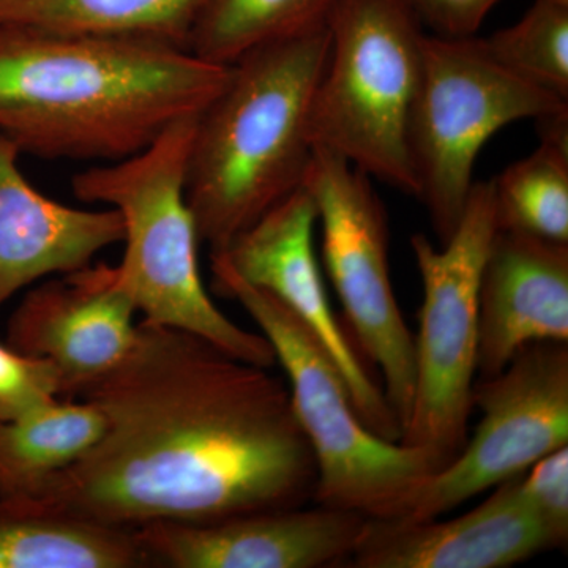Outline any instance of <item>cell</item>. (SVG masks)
Listing matches in <instances>:
<instances>
[{"instance_id":"7c38bea8","label":"cell","mask_w":568,"mask_h":568,"mask_svg":"<svg viewBox=\"0 0 568 568\" xmlns=\"http://www.w3.org/2000/svg\"><path fill=\"white\" fill-rule=\"evenodd\" d=\"M132 295L118 265H85L26 294L7 328V345L58 369L62 398L121 364L136 338Z\"/></svg>"},{"instance_id":"9c48e42d","label":"cell","mask_w":568,"mask_h":568,"mask_svg":"<svg viewBox=\"0 0 568 568\" xmlns=\"http://www.w3.org/2000/svg\"><path fill=\"white\" fill-rule=\"evenodd\" d=\"M304 186L316 204L325 272L349 334L358 353L381 369L403 435L413 405L416 355L392 286L386 207L369 175L325 149L315 148Z\"/></svg>"},{"instance_id":"5b68a950","label":"cell","mask_w":568,"mask_h":568,"mask_svg":"<svg viewBox=\"0 0 568 568\" xmlns=\"http://www.w3.org/2000/svg\"><path fill=\"white\" fill-rule=\"evenodd\" d=\"M211 261L215 293L244 306L286 373L295 417L315 455L313 503L364 518L406 515L443 462L375 435L317 336L278 298L235 274L222 254L212 253Z\"/></svg>"},{"instance_id":"cb8c5ba5","label":"cell","mask_w":568,"mask_h":568,"mask_svg":"<svg viewBox=\"0 0 568 568\" xmlns=\"http://www.w3.org/2000/svg\"><path fill=\"white\" fill-rule=\"evenodd\" d=\"M521 495L547 530L552 548L568 540V446L529 467L519 480Z\"/></svg>"},{"instance_id":"ac0fdd59","label":"cell","mask_w":568,"mask_h":568,"mask_svg":"<svg viewBox=\"0 0 568 568\" xmlns=\"http://www.w3.org/2000/svg\"><path fill=\"white\" fill-rule=\"evenodd\" d=\"M103 432L102 413L81 398L58 399L32 416L0 420V497L32 496L84 457Z\"/></svg>"},{"instance_id":"8fae6325","label":"cell","mask_w":568,"mask_h":568,"mask_svg":"<svg viewBox=\"0 0 568 568\" xmlns=\"http://www.w3.org/2000/svg\"><path fill=\"white\" fill-rule=\"evenodd\" d=\"M317 211L305 186L276 204L222 254L235 274L278 298L317 336L332 355L362 422L375 435L399 443L402 425L383 384L373 379L328 302L315 252Z\"/></svg>"},{"instance_id":"7402d4cb","label":"cell","mask_w":568,"mask_h":568,"mask_svg":"<svg viewBox=\"0 0 568 568\" xmlns=\"http://www.w3.org/2000/svg\"><path fill=\"white\" fill-rule=\"evenodd\" d=\"M484 41L504 69L568 102V0H534L517 24Z\"/></svg>"},{"instance_id":"603a6c76","label":"cell","mask_w":568,"mask_h":568,"mask_svg":"<svg viewBox=\"0 0 568 568\" xmlns=\"http://www.w3.org/2000/svg\"><path fill=\"white\" fill-rule=\"evenodd\" d=\"M61 398V377L50 362L0 345V420L32 416Z\"/></svg>"},{"instance_id":"d4e9b609","label":"cell","mask_w":568,"mask_h":568,"mask_svg":"<svg viewBox=\"0 0 568 568\" xmlns=\"http://www.w3.org/2000/svg\"><path fill=\"white\" fill-rule=\"evenodd\" d=\"M418 20L435 36L463 39L476 36L500 0H406Z\"/></svg>"},{"instance_id":"ffe728a7","label":"cell","mask_w":568,"mask_h":568,"mask_svg":"<svg viewBox=\"0 0 568 568\" xmlns=\"http://www.w3.org/2000/svg\"><path fill=\"white\" fill-rule=\"evenodd\" d=\"M335 0H197L186 51L216 65L327 22Z\"/></svg>"},{"instance_id":"9a60e30c","label":"cell","mask_w":568,"mask_h":568,"mask_svg":"<svg viewBox=\"0 0 568 568\" xmlns=\"http://www.w3.org/2000/svg\"><path fill=\"white\" fill-rule=\"evenodd\" d=\"M541 342L568 343V244L497 230L478 290V375Z\"/></svg>"},{"instance_id":"2e32d148","label":"cell","mask_w":568,"mask_h":568,"mask_svg":"<svg viewBox=\"0 0 568 568\" xmlns=\"http://www.w3.org/2000/svg\"><path fill=\"white\" fill-rule=\"evenodd\" d=\"M21 155L0 133V308L24 287L85 267L123 241L121 213L70 207L44 196L22 174Z\"/></svg>"},{"instance_id":"3957f363","label":"cell","mask_w":568,"mask_h":568,"mask_svg":"<svg viewBox=\"0 0 568 568\" xmlns=\"http://www.w3.org/2000/svg\"><path fill=\"white\" fill-rule=\"evenodd\" d=\"M328 47L325 22L246 52L197 114L185 200L212 253L304 186L315 152L310 111Z\"/></svg>"},{"instance_id":"30bf717a","label":"cell","mask_w":568,"mask_h":568,"mask_svg":"<svg viewBox=\"0 0 568 568\" xmlns=\"http://www.w3.org/2000/svg\"><path fill=\"white\" fill-rule=\"evenodd\" d=\"M473 407L480 413L474 436L399 518L444 517L568 446V343L523 347L499 375L476 379Z\"/></svg>"},{"instance_id":"ba28073f","label":"cell","mask_w":568,"mask_h":568,"mask_svg":"<svg viewBox=\"0 0 568 568\" xmlns=\"http://www.w3.org/2000/svg\"><path fill=\"white\" fill-rule=\"evenodd\" d=\"M497 231L493 181L476 182L454 234L435 246L413 235L424 302L414 338L413 405L399 443L447 466L467 440L477 375L478 290Z\"/></svg>"},{"instance_id":"e0dca14e","label":"cell","mask_w":568,"mask_h":568,"mask_svg":"<svg viewBox=\"0 0 568 568\" xmlns=\"http://www.w3.org/2000/svg\"><path fill=\"white\" fill-rule=\"evenodd\" d=\"M149 566L134 529L62 514L33 497H0V568Z\"/></svg>"},{"instance_id":"7a4b0ae2","label":"cell","mask_w":568,"mask_h":568,"mask_svg":"<svg viewBox=\"0 0 568 568\" xmlns=\"http://www.w3.org/2000/svg\"><path fill=\"white\" fill-rule=\"evenodd\" d=\"M230 77L164 41L0 24V133L40 159L119 162Z\"/></svg>"},{"instance_id":"8992f818","label":"cell","mask_w":568,"mask_h":568,"mask_svg":"<svg viewBox=\"0 0 568 568\" xmlns=\"http://www.w3.org/2000/svg\"><path fill=\"white\" fill-rule=\"evenodd\" d=\"M327 61L310 111L315 148L417 196L409 125L426 32L406 0H335Z\"/></svg>"},{"instance_id":"5bb4252c","label":"cell","mask_w":568,"mask_h":568,"mask_svg":"<svg viewBox=\"0 0 568 568\" xmlns=\"http://www.w3.org/2000/svg\"><path fill=\"white\" fill-rule=\"evenodd\" d=\"M523 474L450 519L366 518L345 567L504 568L551 551L547 530L521 495Z\"/></svg>"},{"instance_id":"6da1fadb","label":"cell","mask_w":568,"mask_h":568,"mask_svg":"<svg viewBox=\"0 0 568 568\" xmlns=\"http://www.w3.org/2000/svg\"><path fill=\"white\" fill-rule=\"evenodd\" d=\"M74 398L102 413L84 455L33 493L115 528L305 507L315 455L290 388L203 336L142 321L130 353Z\"/></svg>"},{"instance_id":"277c9868","label":"cell","mask_w":568,"mask_h":568,"mask_svg":"<svg viewBox=\"0 0 568 568\" xmlns=\"http://www.w3.org/2000/svg\"><path fill=\"white\" fill-rule=\"evenodd\" d=\"M196 118L171 123L129 159L82 171L71 186L82 203L121 213L125 253L119 274L144 321L192 332L242 361L271 368L276 362L271 343L224 316L201 278V241L185 200Z\"/></svg>"},{"instance_id":"52a82bcc","label":"cell","mask_w":568,"mask_h":568,"mask_svg":"<svg viewBox=\"0 0 568 568\" xmlns=\"http://www.w3.org/2000/svg\"><path fill=\"white\" fill-rule=\"evenodd\" d=\"M568 112V102L493 59L484 39L426 33L409 125L417 196L440 244L454 234L474 186L481 148L508 123Z\"/></svg>"},{"instance_id":"44dd1931","label":"cell","mask_w":568,"mask_h":568,"mask_svg":"<svg viewBox=\"0 0 568 568\" xmlns=\"http://www.w3.org/2000/svg\"><path fill=\"white\" fill-rule=\"evenodd\" d=\"M197 0H0V24L145 37L186 50Z\"/></svg>"},{"instance_id":"d6986e66","label":"cell","mask_w":568,"mask_h":568,"mask_svg":"<svg viewBox=\"0 0 568 568\" xmlns=\"http://www.w3.org/2000/svg\"><path fill=\"white\" fill-rule=\"evenodd\" d=\"M537 125L536 151L493 179L497 230L568 244V112Z\"/></svg>"},{"instance_id":"4fadbf2b","label":"cell","mask_w":568,"mask_h":568,"mask_svg":"<svg viewBox=\"0 0 568 568\" xmlns=\"http://www.w3.org/2000/svg\"><path fill=\"white\" fill-rule=\"evenodd\" d=\"M364 517L316 506L212 523L159 521L134 529L151 566L171 568L345 567Z\"/></svg>"}]
</instances>
